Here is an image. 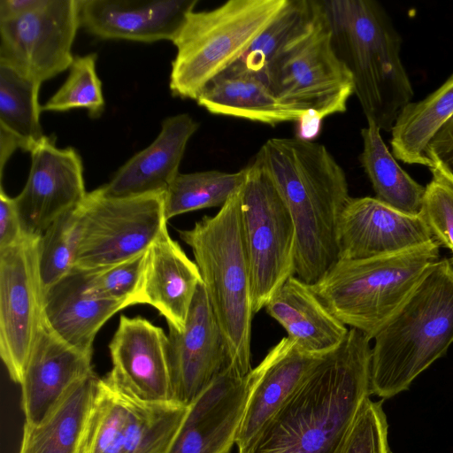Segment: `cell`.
I'll return each instance as SVG.
<instances>
[{
  "label": "cell",
  "mask_w": 453,
  "mask_h": 453,
  "mask_svg": "<svg viewBox=\"0 0 453 453\" xmlns=\"http://www.w3.org/2000/svg\"><path fill=\"white\" fill-rule=\"evenodd\" d=\"M247 166L242 216L256 314L296 275V234L291 214L271 180L254 161Z\"/></svg>",
  "instance_id": "obj_10"
},
{
  "label": "cell",
  "mask_w": 453,
  "mask_h": 453,
  "mask_svg": "<svg viewBox=\"0 0 453 453\" xmlns=\"http://www.w3.org/2000/svg\"><path fill=\"white\" fill-rule=\"evenodd\" d=\"M248 166L236 173L218 170L179 173L165 192L166 220L180 214L211 207H222L241 189L246 180Z\"/></svg>",
  "instance_id": "obj_31"
},
{
  "label": "cell",
  "mask_w": 453,
  "mask_h": 453,
  "mask_svg": "<svg viewBox=\"0 0 453 453\" xmlns=\"http://www.w3.org/2000/svg\"><path fill=\"white\" fill-rule=\"evenodd\" d=\"M321 8L322 1L288 0L275 19L227 70L252 73L263 80L273 60L312 25Z\"/></svg>",
  "instance_id": "obj_29"
},
{
  "label": "cell",
  "mask_w": 453,
  "mask_h": 453,
  "mask_svg": "<svg viewBox=\"0 0 453 453\" xmlns=\"http://www.w3.org/2000/svg\"><path fill=\"white\" fill-rule=\"evenodd\" d=\"M303 350L324 356L347 336V326L336 319L314 294L311 286L291 276L265 307Z\"/></svg>",
  "instance_id": "obj_23"
},
{
  "label": "cell",
  "mask_w": 453,
  "mask_h": 453,
  "mask_svg": "<svg viewBox=\"0 0 453 453\" xmlns=\"http://www.w3.org/2000/svg\"><path fill=\"white\" fill-rule=\"evenodd\" d=\"M197 104L215 115L230 116L276 126L300 122L309 111L279 98L259 77L225 71L202 91Z\"/></svg>",
  "instance_id": "obj_24"
},
{
  "label": "cell",
  "mask_w": 453,
  "mask_h": 453,
  "mask_svg": "<svg viewBox=\"0 0 453 453\" xmlns=\"http://www.w3.org/2000/svg\"><path fill=\"white\" fill-rule=\"evenodd\" d=\"M41 83L0 65V128L12 134L20 149L31 152L46 136L40 123Z\"/></svg>",
  "instance_id": "obj_30"
},
{
  "label": "cell",
  "mask_w": 453,
  "mask_h": 453,
  "mask_svg": "<svg viewBox=\"0 0 453 453\" xmlns=\"http://www.w3.org/2000/svg\"><path fill=\"white\" fill-rule=\"evenodd\" d=\"M198 127L188 113L164 119L157 137L127 161L101 187L103 192L114 197L165 193L178 175L188 142Z\"/></svg>",
  "instance_id": "obj_21"
},
{
  "label": "cell",
  "mask_w": 453,
  "mask_h": 453,
  "mask_svg": "<svg viewBox=\"0 0 453 453\" xmlns=\"http://www.w3.org/2000/svg\"><path fill=\"white\" fill-rule=\"evenodd\" d=\"M17 149H20L19 141L12 134L0 128L1 179L3 178L4 168L6 162Z\"/></svg>",
  "instance_id": "obj_42"
},
{
  "label": "cell",
  "mask_w": 453,
  "mask_h": 453,
  "mask_svg": "<svg viewBox=\"0 0 453 453\" xmlns=\"http://www.w3.org/2000/svg\"><path fill=\"white\" fill-rule=\"evenodd\" d=\"M81 203L58 218L39 238V269L44 291L74 269Z\"/></svg>",
  "instance_id": "obj_34"
},
{
  "label": "cell",
  "mask_w": 453,
  "mask_h": 453,
  "mask_svg": "<svg viewBox=\"0 0 453 453\" xmlns=\"http://www.w3.org/2000/svg\"><path fill=\"white\" fill-rule=\"evenodd\" d=\"M125 396L130 406L126 453H167L188 406L175 402L143 403Z\"/></svg>",
  "instance_id": "obj_33"
},
{
  "label": "cell",
  "mask_w": 453,
  "mask_h": 453,
  "mask_svg": "<svg viewBox=\"0 0 453 453\" xmlns=\"http://www.w3.org/2000/svg\"><path fill=\"white\" fill-rule=\"evenodd\" d=\"M25 233L14 198L0 188V250L12 247L23 241Z\"/></svg>",
  "instance_id": "obj_40"
},
{
  "label": "cell",
  "mask_w": 453,
  "mask_h": 453,
  "mask_svg": "<svg viewBox=\"0 0 453 453\" xmlns=\"http://www.w3.org/2000/svg\"><path fill=\"white\" fill-rule=\"evenodd\" d=\"M288 0H230L189 12L173 43L170 90L196 100L206 86L235 64Z\"/></svg>",
  "instance_id": "obj_7"
},
{
  "label": "cell",
  "mask_w": 453,
  "mask_h": 453,
  "mask_svg": "<svg viewBox=\"0 0 453 453\" xmlns=\"http://www.w3.org/2000/svg\"><path fill=\"white\" fill-rule=\"evenodd\" d=\"M147 251L125 262L84 272V290L91 296L137 304Z\"/></svg>",
  "instance_id": "obj_36"
},
{
  "label": "cell",
  "mask_w": 453,
  "mask_h": 453,
  "mask_svg": "<svg viewBox=\"0 0 453 453\" xmlns=\"http://www.w3.org/2000/svg\"><path fill=\"white\" fill-rule=\"evenodd\" d=\"M109 350L112 368L104 378L115 389L143 403L173 402L169 339L161 327L122 315Z\"/></svg>",
  "instance_id": "obj_13"
},
{
  "label": "cell",
  "mask_w": 453,
  "mask_h": 453,
  "mask_svg": "<svg viewBox=\"0 0 453 453\" xmlns=\"http://www.w3.org/2000/svg\"><path fill=\"white\" fill-rule=\"evenodd\" d=\"M324 356L301 349L295 341L286 336L252 368L250 390L235 439L238 450L250 442Z\"/></svg>",
  "instance_id": "obj_19"
},
{
  "label": "cell",
  "mask_w": 453,
  "mask_h": 453,
  "mask_svg": "<svg viewBox=\"0 0 453 453\" xmlns=\"http://www.w3.org/2000/svg\"><path fill=\"white\" fill-rule=\"evenodd\" d=\"M250 390V372L242 385L216 408L200 412L188 406L167 453H229Z\"/></svg>",
  "instance_id": "obj_26"
},
{
  "label": "cell",
  "mask_w": 453,
  "mask_h": 453,
  "mask_svg": "<svg viewBox=\"0 0 453 453\" xmlns=\"http://www.w3.org/2000/svg\"><path fill=\"white\" fill-rule=\"evenodd\" d=\"M99 378L74 383L40 423L25 422L17 453H79Z\"/></svg>",
  "instance_id": "obj_25"
},
{
  "label": "cell",
  "mask_w": 453,
  "mask_h": 453,
  "mask_svg": "<svg viewBox=\"0 0 453 453\" xmlns=\"http://www.w3.org/2000/svg\"><path fill=\"white\" fill-rule=\"evenodd\" d=\"M332 43L351 73L367 121L390 131L413 97L400 58L402 38L384 8L373 0L323 1Z\"/></svg>",
  "instance_id": "obj_3"
},
{
  "label": "cell",
  "mask_w": 453,
  "mask_h": 453,
  "mask_svg": "<svg viewBox=\"0 0 453 453\" xmlns=\"http://www.w3.org/2000/svg\"><path fill=\"white\" fill-rule=\"evenodd\" d=\"M453 115V73L421 101L405 105L391 129V147L395 158L405 164L432 167L426 157L429 141Z\"/></svg>",
  "instance_id": "obj_27"
},
{
  "label": "cell",
  "mask_w": 453,
  "mask_h": 453,
  "mask_svg": "<svg viewBox=\"0 0 453 453\" xmlns=\"http://www.w3.org/2000/svg\"><path fill=\"white\" fill-rule=\"evenodd\" d=\"M84 271L73 269L44 291V320L67 344L92 356L94 340L101 327L129 305L89 296L84 290Z\"/></svg>",
  "instance_id": "obj_22"
},
{
  "label": "cell",
  "mask_w": 453,
  "mask_h": 453,
  "mask_svg": "<svg viewBox=\"0 0 453 453\" xmlns=\"http://www.w3.org/2000/svg\"><path fill=\"white\" fill-rule=\"evenodd\" d=\"M129 422L127 397L99 379L79 453H126Z\"/></svg>",
  "instance_id": "obj_32"
},
{
  "label": "cell",
  "mask_w": 453,
  "mask_h": 453,
  "mask_svg": "<svg viewBox=\"0 0 453 453\" xmlns=\"http://www.w3.org/2000/svg\"><path fill=\"white\" fill-rule=\"evenodd\" d=\"M201 284L196 262L165 227L147 250L137 304L151 305L165 319L168 327L181 332Z\"/></svg>",
  "instance_id": "obj_20"
},
{
  "label": "cell",
  "mask_w": 453,
  "mask_h": 453,
  "mask_svg": "<svg viewBox=\"0 0 453 453\" xmlns=\"http://www.w3.org/2000/svg\"><path fill=\"white\" fill-rule=\"evenodd\" d=\"M436 241L398 253L338 260L311 288L342 323L370 340L439 260Z\"/></svg>",
  "instance_id": "obj_6"
},
{
  "label": "cell",
  "mask_w": 453,
  "mask_h": 453,
  "mask_svg": "<svg viewBox=\"0 0 453 453\" xmlns=\"http://www.w3.org/2000/svg\"><path fill=\"white\" fill-rule=\"evenodd\" d=\"M373 339L372 393L390 398L407 390L453 342V261L435 262Z\"/></svg>",
  "instance_id": "obj_4"
},
{
  "label": "cell",
  "mask_w": 453,
  "mask_h": 453,
  "mask_svg": "<svg viewBox=\"0 0 453 453\" xmlns=\"http://www.w3.org/2000/svg\"><path fill=\"white\" fill-rule=\"evenodd\" d=\"M381 402L367 398L337 453H391Z\"/></svg>",
  "instance_id": "obj_38"
},
{
  "label": "cell",
  "mask_w": 453,
  "mask_h": 453,
  "mask_svg": "<svg viewBox=\"0 0 453 453\" xmlns=\"http://www.w3.org/2000/svg\"><path fill=\"white\" fill-rule=\"evenodd\" d=\"M165 193L106 196L101 187L81 203L74 269L91 272L146 252L166 227Z\"/></svg>",
  "instance_id": "obj_9"
},
{
  "label": "cell",
  "mask_w": 453,
  "mask_h": 453,
  "mask_svg": "<svg viewBox=\"0 0 453 453\" xmlns=\"http://www.w3.org/2000/svg\"><path fill=\"white\" fill-rule=\"evenodd\" d=\"M380 129L372 122L361 130V165L376 198L388 206L412 216H420L426 187L414 180L389 152Z\"/></svg>",
  "instance_id": "obj_28"
},
{
  "label": "cell",
  "mask_w": 453,
  "mask_h": 453,
  "mask_svg": "<svg viewBox=\"0 0 453 453\" xmlns=\"http://www.w3.org/2000/svg\"><path fill=\"white\" fill-rule=\"evenodd\" d=\"M263 81L279 98L309 111L299 122L300 138L311 140L324 118L346 111L354 81L333 47L323 1L312 25L273 60Z\"/></svg>",
  "instance_id": "obj_8"
},
{
  "label": "cell",
  "mask_w": 453,
  "mask_h": 453,
  "mask_svg": "<svg viewBox=\"0 0 453 453\" xmlns=\"http://www.w3.org/2000/svg\"><path fill=\"white\" fill-rule=\"evenodd\" d=\"M27 182L14 202L27 235L41 237L61 215L86 197L83 165L73 148L46 136L31 152Z\"/></svg>",
  "instance_id": "obj_14"
},
{
  "label": "cell",
  "mask_w": 453,
  "mask_h": 453,
  "mask_svg": "<svg viewBox=\"0 0 453 453\" xmlns=\"http://www.w3.org/2000/svg\"><path fill=\"white\" fill-rule=\"evenodd\" d=\"M37 236L0 250V355L11 380L20 384L44 322V289Z\"/></svg>",
  "instance_id": "obj_11"
},
{
  "label": "cell",
  "mask_w": 453,
  "mask_h": 453,
  "mask_svg": "<svg viewBox=\"0 0 453 453\" xmlns=\"http://www.w3.org/2000/svg\"><path fill=\"white\" fill-rule=\"evenodd\" d=\"M433 241L420 216L400 212L376 197H350L339 219V260L391 255Z\"/></svg>",
  "instance_id": "obj_16"
},
{
  "label": "cell",
  "mask_w": 453,
  "mask_h": 453,
  "mask_svg": "<svg viewBox=\"0 0 453 453\" xmlns=\"http://www.w3.org/2000/svg\"><path fill=\"white\" fill-rule=\"evenodd\" d=\"M430 170L420 217L440 246L453 254V180L435 166Z\"/></svg>",
  "instance_id": "obj_37"
},
{
  "label": "cell",
  "mask_w": 453,
  "mask_h": 453,
  "mask_svg": "<svg viewBox=\"0 0 453 453\" xmlns=\"http://www.w3.org/2000/svg\"><path fill=\"white\" fill-rule=\"evenodd\" d=\"M243 187V186H242ZM242 188L213 216L179 230L191 249L209 303L223 335L231 365L241 375L251 370L249 258L242 216Z\"/></svg>",
  "instance_id": "obj_5"
},
{
  "label": "cell",
  "mask_w": 453,
  "mask_h": 453,
  "mask_svg": "<svg viewBox=\"0 0 453 453\" xmlns=\"http://www.w3.org/2000/svg\"><path fill=\"white\" fill-rule=\"evenodd\" d=\"M271 180L296 227V276L315 284L339 260L338 224L350 196L346 174L311 140L271 138L253 160Z\"/></svg>",
  "instance_id": "obj_2"
},
{
  "label": "cell",
  "mask_w": 453,
  "mask_h": 453,
  "mask_svg": "<svg viewBox=\"0 0 453 453\" xmlns=\"http://www.w3.org/2000/svg\"><path fill=\"white\" fill-rule=\"evenodd\" d=\"M81 26L101 39L173 41L197 0H79Z\"/></svg>",
  "instance_id": "obj_17"
},
{
  "label": "cell",
  "mask_w": 453,
  "mask_h": 453,
  "mask_svg": "<svg viewBox=\"0 0 453 453\" xmlns=\"http://www.w3.org/2000/svg\"><path fill=\"white\" fill-rule=\"evenodd\" d=\"M93 373L92 356L67 344L44 320L20 382L25 422L40 423L74 383Z\"/></svg>",
  "instance_id": "obj_18"
},
{
  "label": "cell",
  "mask_w": 453,
  "mask_h": 453,
  "mask_svg": "<svg viewBox=\"0 0 453 453\" xmlns=\"http://www.w3.org/2000/svg\"><path fill=\"white\" fill-rule=\"evenodd\" d=\"M370 341L349 329L238 453H337L372 395Z\"/></svg>",
  "instance_id": "obj_1"
},
{
  "label": "cell",
  "mask_w": 453,
  "mask_h": 453,
  "mask_svg": "<svg viewBox=\"0 0 453 453\" xmlns=\"http://www.w3.org/2000/svg\"><path fill=\"white\" fill-rule=\"evenodd\" d=\"M96 54L74 57L64 84L42 106V111H65L82 108L96 118L104 110L102 83L96 70Z\"/></svg>",
  "instance_id": "obj_35"
},
{
  "label": "cell",
  "mask_w": 453,
  "mask_h": 453,
  "mask_svg": "<svg viewBox=\"0 0 453 453\" xmlns=\"http://www.w3.org/2000/svg\"><path fill=\"white\" fill-rule=\"evenodd\" d=\"M426 157L432 167L439 168L453 180V115L429 141Z\"/></svg>",
  "instance_id": "obj_39"
},
{
  "label": "cell",
  "mask_w": 453,
  "mask_h": 453,
  "mask_svg": "<svg viewBox=\"0 0 453 453\" xmlns=\"http://www.w3.org/2000/svg\"><path fill=\"white\" fill-rule=\"evenodd\" d=\"M43 0H0V21L23 15L42 4Z\"/></svg>",
  "instance_id": "obj_41"
},
{
  "label": "cell",
  "mask_w": 453,
  "mask_h": 453,
  "mask_svg": "<svg viewBox=\"0 0 453 453\" xmlns=\"http://www.w3.org/2000/svg\"><path fill=\"white\" fill-rule=\"evenodd\" d=\"M80 27L79 0H43L23 15L0 21V65L42 84L71 66Z\"/></svg>",
  "instance_id": "obj_12"
},
{
  "label": "cell",
  "mask_w": 453,
  "mask_h": 453,
  "mask_svg": "<svg viewBox=\"0 0 453 453\" xmlns=\"http://www.w3.org/2000/svg\"><path fill=\"white\" fill-rule=\"evenodd\" d=\"M168 328L173 399L188 406L229 365L223 335L203 284L196 292L184 329Z\"/></svg>",
  "instance_id": "obj_15"
}]
</instances>
